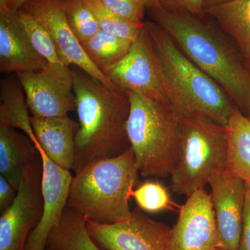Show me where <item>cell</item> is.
<instances>
[{
  "label": "cell",
  "instance_id": "5b68a950",
  "mask_svg": "<svg viewBox=\"0 0 250 250\" xmlns=\"http://www.w3.org/2000/svg\"><path fill=\"white\" fill-rule=\"evenodd\" d=\"M126 92V131L139 173L145 177L171 176L178 159L181 117L167 104Z\"/></svg>",
  "mask_w": 250,
  "mask_h": 250
},
{
  "label": "cell",
  "instance_id": "5bb4252c",
  "mask_svg": "<svg viewBox=\"0 0 250 250\" xmlns=\"http://www.w3.org/2000/svg\"><path fill=\"white\" fill-rule=\"evenodd\" d=\"M42 161L43 213L39 225L29 235L24 250H46L49 233L60 221L67 207L72 177L47 156L37 141L34 142Z\"/></svg>",
  "mask_w": 250,
  "mask_h": 250
},
{
  "label": "cell",
  "instance_id": "d4e9b609",
  "mask_svg": "<svg viewBox=\"0 0 250 250\" xmlns=\"http://www.w3.org/2000/svg\"><path fill=\"white\" fill-rule=\"evenodd\" d=\"M134 197L140 209L154 213L172 208V202L168 190L160 182L146 181L133 190Z\"/></svg>",
  "mask_w": 250,
  "mask_h": 250
},
{
  "label": "cell",
  "instance_id": "6da1fadb",
  "mask_svg": "<svg viewBox=\"0 0 250 250\" xmlns=\"http://www.w3.org/2000/svg\"><path fill=\"white\" fill-rule=\"evenodd\" d=\"M79 129L75 137V172L98 159L116 157L130 147L126 124L127 92L113 90L83 70H72Z\"/></svg>",
  "mask_w": 250,
  "mask_h": 250
},
{
  "label": "cell",
  "instance_id": "9a60e30c",
  "mask_svg": "<svg viewBox=\"0 0 250 250\" xmlns=\"http://www.w3.org/2000/svg\"><path fill=\"white\" fill-rule=\"evenodd\" d=\"M47 63L33 47L17 12L0 14V71L16 75L41 70Z\"/></svg>",
  "mask_w": 250,
  "mask_h": 250
},
{
  "label": "cell",
  "instance_id": "d590c367",
  "mask_svg": "<svg viewBox=\"0 0 250 250\" xmlns=\"http://www.w3.org/2000/svg\"><path fill=\"white\" fill-rule=\"evenodd\" d=\"M248 65V68H249L250 70V62H248V65Z\"/></svg>",
  "mask_w": 250,
  "mask_h": 250
},
{
  "label": "cell",
  "instance_id": "e575fe53",
  "mask_svg": "<svg viewBox=\"0 0 250 250\" xmlns=\"http://www.w3.org/2000/svg\"><path fill=\"white\" fill-rule=\"evenodd\" d=\"M214 250H227L223 249V248H216V249H215Z\"/></svg>",
  "mask_w": 250,
  "mask_h": 250
},
{
  "label": "cell",
  "instance_id": "8d00e7d4",
  "mask_svg": "<svg viewBox=\"0 0 250 250\" xmlns=\"http://www.w3.org/2000/svg\"><path fill=\"white\" fill-rule=\"evenodd\" d=\"M46 250H50L47 249H47H46Z\"/></svg>",
  "mask_w": 250,
  "mask_h": 250
},
{
  "label": "cell",
  "instance_id": "d6986e66",
  "mask_svg": "<svg viewBox=\"0 0 250 250\" xmlns=\"http://www.w3.org/2000/svg\"><path fill=\"white\" fill-rule=\"evenodd\" d=\"M227 170L250 187V120L237 106L227 125Z\"/></svg>",
  "mask_w": 250,
  "mask_h": 250
},
{
  "label": "cell",
  "instance_id": "ba28073f",
  "mask_svg": "<svg viewBox=\"0 0 250 250\" xmlns=\"http://www.w3.org/2000/svg\"><path fill=\"white\" fill-rule=\"evenodd\" d=\"M40 154L23 170L17 195L0 216V250H24L29 235L43 213Z\"/></svg>",
  "mask_w": 250,
  "mask_h": 250
},
{
  "label": "cell",
  "instance_id": "e0dca14e",
  "mask_svg": "<svg viewBox=\"0 0 250 250\" xmlns=\"http://www.w3.org/2000/svg\"><path fill=\"white\" fill-rule=\"evenodd\" d=\"M39 154L24 132L0 126V174L18 190L26 167Z\"/></svg>",
  "mask_w": 250,
  "mask_h": 250
},
{
  "label": "cell",
  "instance_id": "9c48e42d",
  "mask_svg": "<svg viewBox=\"0 0 250 250\" xmlns=\"http://www.w3.org/2000/svg\"><path fill=\"white\" fill-rule=\"evenodd\" d=\"M31 116L57 118L76 109L73 71L63 64L47 62L36 71L16 74Z\"/></svg>",
  "mask_w": 250,
  "mask_h": 250
},
{
  "label": "cell",
  "instance_id": "ac0fdd59",
  "mask_svg": "<svg viewBox=\"0 0 250 250\" xmlns=\"http://www.w3.org/2000/svg\"><path fill=\"white\" fill-rule=\"evenodd\" d=\"M232 39L246 59L250 62V0H232L206 10Z\"/></svg>",
  "mask_w": 250,
  "mask_h": 250
},
{
  "label": "cell",
  "instance_id": "f1b7e54d",
  "mask_svg": "<svg viewBox=\"0 0 250 250\" xmlns=\"http://www.w3.org/2000/svg\"><path fill=\"white\" fill-rule=\"evenodd\" d=\"M17 195V190L6 180L0 175V212L2 213L12 205Z\"/></svg>",
  "mask_w": 250,
  "mask_h": 250
},
{
  "label": "cell",
  "instance_id": "3957f363",
  "mask_svg": "<svg viewBox=\"0 0 250 250\" xmlns=\"http://www.w3.org/2000/svg\"><path fill=\"white\" fill-rule=\"evenodd\" d=\"M168 85L169 102L181 118L227 126L235 104L225 90L193 63L156 22H146Z\"/></svg>",
  "mask_w": 250,
  "mask_h": 250
},
{
  "label": "cell",
  "instance_id": "d6a6232c",
  "mask_svg": "<svg viewBox=\"0 0 250 250\" xmlns=\"http://www.w3.org/2000/svg\"><path fill=\"white\" fill-rule=\"evenodd\" d=\"M10 0H0V14L9 12Z\"/></svg>",
  "mask_w": 250,
  "mask_h": 250
},
{
  "label": "cell",
  "instance_id": "4316f807",
  "mask_svg": "<svg viewBox=\"0 0 250 250\" xmlns=\"http://www.w3.org/2000/svg\"><path fill=\"white\" fill-rule=\"evenodd\" d=\"M160 7L170 12L192 15L200 18L206 15L202 0H161Z\"/></svg>",
  "mask_w": 250,
  "mask_h": 250
},
{
  "label": "cell",
  "instance_id": "603a6c76",
  "mask_svg": "<svg viewBox=\"0 0 250 250\" xmlns=\"http://www.w3.org/2000/svg\"><path fill=\"white\" fill-rule=\"evenodd\" d=\"M17 15L36 52L49 63L63 64L59 57L53 39L46 28L22 10L17 11Z\"/></svg>",
  "mask_w": 250,
  "mask_h": 250
},
{
  "label": "cell",
  "instance_id": "cb8c5ba5",
  "mask_svg": "<svg viewBox=\"0 0 250 250\" xmlns=\"http://www.w3.org/2000/svg\"><path fill=\"white\" fill-rule=\"evenodd\" d=\"M64 9L67 22L81 43L100 30L98 21L84 0H65Z\"/></svg>",
  "mask_w": 250,
  "mask_h": 250
},
{
  "label": "cell",
  "instance_id": "7402d4cb",
  "mask_svg": "<svg viewBox=\"0 0 250 250\" xmlns=\"http://www.w3.org/2000/svg\"><path fill=\"white\" fill-rule=\"evenodd\" d=\"M93 11L100 29L122 39L134 41L145 22L135 23L121 17L106 8L100 0H84Z\"/></svg>",
  "mask_w": 250,
  "mask_h": 250
},
{
  "label": "cell",
  "instance_id": "484cf974",
  "mask_svg": "<svg viewBox=\"0 0 250 250\" xmlns=\"http://www.w3.org/2000/svg\"><path fill=\"white\" fill-rule=\"evenodd\" d=\"M108 9L121 17L139 24L144 23L147 9L144 0H100Z\"/></svg>",
  "mask_w": 250,
  "mask_h": 250
},
{
  "label": "cell",
  "instance_id": "8fae6325",
  "mask_svg": "<svg viewBox=\"0 0 250 250\" xmlns=\"http://www.w3.org/2000/svg\"><path fill=\"white\" fill-rule=\"evenodd\" d=\"M64 5L65 0H29L20 10L35 18L48 31L64 65L78 67L111 89H121L88 58L67 22Z\"/></svg>",
  "mask_w": 250,
  "mask_h": 250
},
{
  "label": "cell",
  "instance_id": "30bf717a",
  "mask_svg": "<svg viewBox=\"0 0 250 250\" xmlns=\"http://www.w3.org/2000/svg\"><path fill=\"white\" fill-rule=\"evenodd\" d=\"M86 228L92 239L103 250H172V229L138 209L118 223L86 220Z\"/></svg>",
  "mask_w": 250,
  "mask_h": 250
},
{
  "label": "cell",
  "instance_id": "f546056e",
  "mask_svg": "<svg viewBox=\"0 0 250 250\" xmlns=\"http://www.w3.org/2000/svg\"><path fill=\"white\" fill-rule=\"evenodd\" d=\"M27 1H29V0H10L9 4V11L14 13L17 12Z\"/></svg>",
  "mask_w": 250,
  "mask_h": 250
},
{
  "label": "cell",
  "instance_id": "277c9868",
  "mask_svg": "<svg viewBox=\"0 0 250 250\" xmlns=\"http://www.w3.org/2000/svg\"><path fill=\"white\" fill-rule=\"evenodd\" d=\"M139 173L131 147L116 157L94 161L75 172L67 207L96 223L124 221L132 212L129 202Z\"/></svg>",
  "mask_w": 250,
  "mask_h": 250
},
{
  "label": "cell",
  "instance_id": "4fadbf2b",
  "mask_svg": "<svg viewBox=\"0 0 250 250\" xmlns=\"http://www.w3.org/2000/svg\"><path fill=\"white\" fill-rule=\"evenodd\" d=\"M208 184L218 225V248L237 250L243 227L246 182L226 170L210 179Z\"/></svg>",
  "mask_w": 250,
  "mask_h": 250
},
{
  "label": "cell",
  "instance_id": "4dcf8cb0",
  "mask_svg": "<svg viewBox=\"0 0 250 250\" xmlns=\"http://www.w3.org/2000/svg\"><path fill=\"white\" fill-rule=\"evenodd\" d=\"M232 1V0H202L204 9H209L212 6H216V5L223 4V3L228 2V1Z\"/></svg>",
  "mask_w": 250,
  "mask_h": 250
},
{
  "label": "cell",
  "instance_id": "2e32d148",
  "mask_svg": "<svg viewBox=\"0 0 250 250\" xmlns=\"http://www.w3.org/2000/svg\"><path fill=\"white\" fill-rule=\"evenodd\" d=\"M31 122L37 142L49 159L65 170H73L79 123L68 116L50 118L31 116Z\"/></svg>",
  "mask_w": 250,
  "mask_h": 250
},
{
  "label": "cell",
  "instance_id": "83f0119b",
  "mask_svg": "<svg viewBox=\"0 0 250 250\" xmlns=\"http://www.w3.org/2000/svg\"><path fill=\"white\" fill-rule=\"evenodd\" d=\"M237 250H250V187H247L241 240Z\"/></svg>",
  "mask_w": 250,
  "mask_h": 250
},
{
  "label": "cell",
  "instance_id": "52a82bcc",
  "mask_svg": "<svg viewBox=\"0 0 250 250\" xmlns=\"http://www.w3.org/2000/svg\"><path fill=\"white\" fill-rule=\"evenodd\" d=\"M106 76L125 91L170 105L168 85L146 22L124 59Z\"/></svg>",
  "mask_w": 250,
  "mask_h": 250
},
{
  "label": "cell",
  "instance_id": "836d02e7",
  "mask_svg": "<svg viewBox=\"0 0 250 250\" xmlns=\"http://www.w3.org/2000/svg\"><path fill=\"white\" fill-rule=\"evenodd\" d=\"M247 117H248V118L250 120V107L249 108V110H248V115H247Z\"/></svg>",
  "mask_w": 250,
  "mask_h": 250
},
{
  "label": "cell",
  "instance_id": "ffe728a7",
  "mask_svg": "<svg viewBox=\"0 0 250 250\" xmlns=\"http://www.w3.org/2000/svg\"><path fill=\"white\" fill-rule=\"evenodd\" d=\"M0 100V126L21 130L31 141H35L25 94L16 75L1 80Z\"/></svg>",
  "mask_w": 250,
  "mask_h": 250
},
{
  "label": "cell",
  "instance_id": "8992f818",
  "mask_svg": "<svg viewBox=\"0 0 250 250\" xmlns=\"http://www.w3.org/2000/svg\"><path fill=\"white\" fill-rule=\"evenodd\" d=\"M227 126L200 118H181L178 159L171 174L172 192L191 195L227 170Z\"/></svg>",
  "mask_w": 250,
  "mask_h": 250
},
{
  "label": "cell",
  "instance_id": "7a4b0ae2",
  "mask_svg": "<svg viewBox=\"0 0 250 250\" xmlns=\"http://www.w3.org/2000/svg\"><path fill=\"white\" fill-rule=\"evenodd\" d=\"M156 22L180 50L228 94L235 106L250 107V70L220 33L192 15L150 9Z\"/></svg>",
  "mask_w": 250,
  "mask_h": 250
},
{
  "label": "cell",
  "instance_id": "7c38bea8",
  "mask_svg": "<svg viewBox=\"0 0 250 250\" xmlns=\"http://www.w3.org/2000/svg\"><path fill=\"white\" fill-rule=\"evenodd\" d=\"M172 250H214L218 225L210 194L205 188L187 197L172 229Z\"/></svg>",
  "mask_w": 250,
  "mask_h": 250
},
{
  "label": "cell",
  "instance_id": "44dd1931",
  "mask_svg": "<svg viewBox=\"0 0 250 250\" xmlns=\"http://www.w3.org/2000/svg\"><path fill=\"white\" fill-rule=\"evenodd\" d=\"M132 42L100 29L95 35L82 42V45L94 65L106 75L108 70L124 59Z\"/></svg>",
  "mask_w": 250,
  "mask_h": 250
},
{
  "label": "cell",
  "instance_id": "1f68e13d",
  "mask_svg": "<svg viewBox=\"0 0 250 250\" xmlns=\"http://www.w3.org/2000/svg\"><path fill=\"white\" fill-rule=\"evenodd\" d=\"M147 9H152L160 7L161 0H144Z\"/></svg>",
  "mask_w": 250,
  "mask_h": 250
}]
</instances>
